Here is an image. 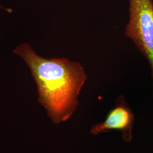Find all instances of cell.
<instances>
[{
  "mask_svg": "<svg viewBox=\"0 0 153 153\" xmlns=\"http://www.w3.org/2000/svg\"><path fill=\"white\" fill-rule=\"evenodd\" d=\"M1 6H0V8H1Z\"/></svg>",
  "mask_w": 153,
  "mask_h": 153,
  "instance_id": "277c9868",
  "label": "cell"
},
{
  "mask_svg": "<svg viewBox=\"0 0 153 153\" xmlns=\"http://www.w3.org/2000/svg\"><path fill=\"white\" fill-rule=\"evenodd\" d=\"M134 116L130 107L126 103L124 97L121 96L116 100V106L106 116L105 120L92 126L91 133L98 135L112 130L120 131L122 137L126 142L132 140L133 124Z\"/></svg>",
  "mask_w": 153,
  "mask_h": 153,
  "instance_id": "3957f363",
  "label": "cell"
},
{
  "mask_svg": "<svg viewBox=\"0 0 153 153\" xmlns=\"http://www.w3.org/2000/svg\"><path fill=\"white\" fill-rule=\"evenodd\" d=\"M129 22L125 33L147 59L153 79V2L129 0Z\"/></svg>",
  "mask_w": 153,
  "mask_h": 153,
  "instance_id": "7a4b0ae2",
  "label": "cell"
},
{
  "mask_svg": "<svg viewBox=\"0 0 153 153\" xmlns=\"http://www.w3.org/2000/svg\"><path fill=\"white\" fill-rule=\"evenodd\" d=\"M30 69L38 100L55 124L69 119L78 105V96L88 79L82 64L66 58L46 59L28 44L14 50Z\"/></svg>",
  "mask_w": 153,
  "mask_h": 153,
  "instance_id": "6da1fadb",
  "label": "cell"
}]
</instances>
